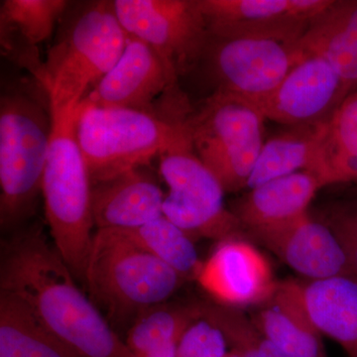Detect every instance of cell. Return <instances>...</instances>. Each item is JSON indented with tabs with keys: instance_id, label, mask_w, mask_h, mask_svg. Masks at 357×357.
<instances>
[{
	"instance_id": "obj_21",
	"label": "cell",
	"mask_w": 357,
	"mask_h": 357,
	"mask_svg": "<svg viewBox=\"0 0 357 357\" xmlns=\"http://www.w3.org/2000/svg\"><path fill=\"white\" fill-rule=\"evenodd\" d=\"M307 172L316 177L321 188L357 181V93H349L333 112Z\"/></svg>"
},
{
	"instance_id": "obj_27",
	"label": "cell",
	"mask_w": 357,
	"mask_h": 357,
	"mask_svg": "<svg viewBox=\"0 0 357 357\" xmlns=\"http://www.w3.org/2000/svg\"><path fill=\"white\" fill-rule=\"evenodd\" d=\"M203 317L222 330L229 349L239 357H287L258 330L243 310L218 303L203 304Z\"/></svg>"
},
{
	"instance_id": "obj_30",
	"label": "cell",
	"mask_w": 357,
	"mask_h": 357,
	"mask_svg": "<svg viewBox=\"0 0 357 357\" xmlns=\"http://www.w3.org/2000/svg\"><path fill=\"white\" fill-rule=\"evenodd\" d=\"M178 344H166L151 349V351L141 352V354H132V357H176Z\"/></svg>"
},
{
	"instance_id": "obj_26",
	"label": "cell",
	"mask_w": 357,
	"mask_h": 357,
	"mask_svg": "<svg viewBox=\"0 0 357 357\" xmlns=\"http://www.w3.org/2000/svg\"><path fill=\"white\" fill-rule=\"evenodd\" d=\"M132 243L158 258L185 281L196 280L202 262L194 239L168 218L162 217L131 229H119Z\"/></svg>"
},
{
	"instance_id": "obj_19",
	"label": "cell",
	"mask_w": 357,
	"mask_h": 357,
	"mask_svg": "<svg viewBox=\"0 0 357 357\" xmlns=\"http://www.w3.org/2000/svg\"><path fill=\"white\" fill-rule=\"evenodd\" d=\"M301 299L312 323L349 357H357V278L351 275L299 281Z\"/></svg>"
},
{
	"instance_id": "obj_8",
	"label": "cell",
	"mask_w": 357,
	"mask_h": 357,
	"mask_svg": "<svg viewBox=\"0 0 357 357\" xmlns=\"http://www.w3.org/2000/svg\"><path fill=\"white\" fill-rule=\"evenodd\" d=\"M298 41L273 37H220L208 32L199 62L206 61L217 84L215 93L260 98L271 93L306 59L298 48Z\"/></svg>"
},
{
	"instance_id": "obj_16",
	"label": "cell",
	"mask_w": 357,
	"mask_h": 357,
	"mask_svg": "<svg viewBox=\"0 0 357 357\" xmlns=\"http://www.w3.org/2000/svg\"><path fill=\"white\" fill-rule=\"evenodd\" d=\"M69 2L65 0H2L0 41L2 52L29 70L42 86L44 62L37 46L50 38Z\"/></svg>"
},
{
	"instance_id": "obj_2",
	"label": "cell",
	"mask_w": 357,
	"mask_h": 357,
	"mask_svg": "<svg viewBox=\"0 0 357 357\" xmlns=\"http://www.w3.org/2000/svg\"><path fill=\"white\" fill-rule=\"evenodd\" d=\"M43 89L21 83L0 100V223L20 227L34 213L53 133L49 98Z\"/></svg>"
},
{
	"instance_id": "obj_3",
	"label": "cell",
	"mask_w": 357,
	"mask_h": 357,
	"mask_svg": "<svg viewBox=\"0 0 357 357\" xmlns=\"http://www.w3.org/2000/svg\"><path fill=\"white\" fill-rule=\"evenodd\" d=\"M128 38L114 1L91 2L73 18L44 62L42 88L52 116L69 114L83 102L119 62Z\"/></svg>"
},
{
	"instance_id": "obj_6",
	"label": "cell",
	"mask_w": 357,
	"mask_h": 357,
	"mask_svg": "<svg viewBox=\"0 0 357 357\" xmlns=\"http://www.w3.org/2000/svg\"><path fill=\"white\" fill-rule=\"evenodd\" d=\"M84 282L96 307L124 321L168 302L185 283L173 268L136 245L119 229H98Z\"/></svg>"
},
{
	"instance_id": "obj_4",
	"label": "cell",
	"mask_w": 357,
	"mask_h": 357,
	"mask_svg": "<svg viewBox=\"0 0 357 357\" xmlns=\"http://www.w3.org/2000/svg\"><path fill=\"white\" fill-rule=\"evenodd\" d=\"M76 136L91 185L146 167L171 150L192 146L187 121L84 102L79 107Z\"/></svg>"
},
{
	"instance_id": "obj_5",
	"label": "cell",
	"mask_w": 357,
	"mask_h": 357,
	"mask_svg": "<svg viewBox=\"0 0 357 357\" xmlns=\"http://www.w3.org/2000/svg\"><path fill=\"white\" fill-rule=\"evenodd\" d=\"M79 107L53 117L42 195L54 246L75 277L84 281L95 222L91 178L76 136Z\"/></svg>"
},
{
	"instance_id": "obj_11",
	"label": "cell",
	"mask_w": 357,
	"mask_h": 357,
	"mask_svg": "<svg viewBox=\"0 0 357 357\" xmlns=\"http://www.w3.org/2000/svg\"><path fill=\"white\" fill-rule=\"evenodd\" d=\"M177 81V76L151 47L129 37L119 62L83 102L135 110L166 119L161 112L163 98L171 93Z\"/></svg>"
},
{
	"instance_id": "obj_23",
	"label": "cell",
	"mask_w": 357,
	"mask_h": 357,
	"mask_svg": "<svg viewBox=\"0 0 357 357\" xmlns=\"http://www.w3.org/2000/svg\"><path fill=\"white\" fill-rule=\"evenodd\" d=\"M0 357H81L35 318L14 296L0 291Z\"/></svg>"
},
{
	"instance_id": "obj_25",
	"label": "cell",
	"mask_w": 357,
	"mask_h": 357,
	"mask_svg": "<svg viewBox=\"0 0 357 357\" xmlns=\"http://www.w3.org/2000/svg\"><path fill=\"white\" fill-rule=\"evenodd\" d=\"M333 3L330 0H198L206 21L241 23L283 18L311 22Z\"/></svg>"
},
{
	"instance_id": "obj_1",
	"label": "cell",
	"mask_w": 357,
	"mask_h": 357,
	"mask_svg": "<svg viewBox=\"0 0 357 357\" xmlns=\"http://www.w3.org/2000/svg\"><path fill=\"white\" fill-rule=\"evenodd\" d=\"M74 278L38 225L18 231L2 244L0 291L20 300L81 357H132Z\"/></svg>"
},
{
	"instance_id": "obj_28",
	"label": "cell",
	"mask_w": 357,
	"mask_h": 357,
	"mask_svg": "<svg viewBox=\"0 0 357 357\" xmlns=\"http://www.w3.org/2000/svg\"><path fill=\"white\" fill-rule=\"evenodd\" d=\"M229 351V342L222 330L202 317L181 337L176 357H225Z\"/></svg>"
},
{
	"instance_id": "obj_24",
	"label": "cell",
	"mask_w": 357,
	"mask_h": 357,
	"mask_svg": "<svg viewBox=\"0 0 357 357\" xmlns=\"http://www.w3.org/2000/svg\"><path fill=\"white\" fill-rule=\"evenodd\" d=\"M203 317V304L162 303L148 307L134 319L126 344L132 354L178 344L185 331Z\"/></svg>"
},
{
	"instance_id": "obj_18",
	"label": "cell",
	"mask_w": 357,
	"mask_h": 357,
	"mask_svg": "<svg viewBox=\"0 0 357 357\" xmlns=\"http://www.w3.org/2000/svg\"><path fill=\"white\" fill-rule=\"evenodd\" d=\"M305 58L332 66L349 91L357 86V0L333 1L297 42Z\"/></svg>"
},
{
	"instance_id": "obj_14",
	"label": "cell",
	"mask_w": 357,
	"mask_h": 357,
	"mask_svg": "<svg viewBox=\"0 0 357 357\" xmlns=\"http://www.w3.org/2000/svg\"><path fill=\"white\" fill-rule=\"evenodd\" d=\"M165 195L146 167L91 185L98 229H131L163 215Z\"/></svg>"
},
{
	"instance_id": "obj_15",
	"label": "cell",
	"mask_w": 357,
	"mask_h": 357,
	"mask_svg": "<svg viewBox=\"0 0 357 357\" xmlns=\"http://www.w3.org/2000/svg\"><path fill=\"white\" fill-rule=\"evenodd\" d=\"M264 119L241 98L215 93L188 119L195 153L204 162L262 138Z\"/></svg>"
},
{
	"instance_id": "obj_20",
	"label": "cell",
	"mask_w": 357,
	"mask_h": 357,
	"mask_svg": "<svg viewBox=\"0 0 357 357\" xmlns=\"http://www.w3.org/2000/svg\"><path fill=\"white\" fill-rule=\"evenodd\" d=\"M321 185L312 174H290L251 189L232 213L248 230L278 225L307 213Z\"/></svg>"
},
{
	"instance_id": "obj_13",
	"label": "cell",
	"mask_w": 357,
	"mask_h": 357,
	"mask_svg": "<svg viewBox=\"0 0 357 357\" xmlns=\"http://www.w3.org/2000/svg\"><path fill=\"white\" fill-rule=\"evenodd\" d=\"M248 232L307 280L354 276L332 229L307 213L288 222L249 229Z\"/></svg>"
},
{
	"instance_id": "obj_22",
	"label": "cell",
	"mask_w": 357,
	"mask_h": 357,
	"mask_svg": "<svg viewBox=\"0 0 357 357\" xmlns=\"http://www.w3.org/2000/svg\"><path fill=\"white\" fill-rule=\"evenodd\" d=\"M330 119L290 126L263 145L248 188L253 189L273 178L305 171L311 166L328 132Z\"/></svg>"
},
{
	"instance_id": "obj_9",
	"label": "cell",
	"mask_w": 357,
	"mask_h": 357,
	"mask_svg": "<svg viewBox=\"0 0 357 357\" xmlns=\"http://www.w3.org/2000/svg\"><path fill=\"white\" fill-rule=\"evenodd\" d=\"M129 37L140 40L178 77L198 64L208 41V22L198 0H115Z\"/></svg>"
},
{
	"instance_id": "obj_17",
	"label": "cell",
	"mask_w": 357,
	"mask_h": 357,
	"mask_svg": "<svg viewBox=\"0 0 357 357\" xmlns=\"http://www.w3.org/2000/svg\"><path fill=\"white\" fill-rule=\"evenodd\" d=\"M251 321L287 357H328L323 335L301 299L299 281L279 282L276 292L256 307Z\"/></svg>"
},
{
	"instance_id": "obj_7",
	"label": "cell",
	"mask_w": 357,
	"mask_h": 357,
	"mask_svg": "<svg viewBox=\"0 0 357 357\" xmlns=\"http://www.w3.org/2000/svg\"><path fill=\"white\" fill-rule=\"evenodd\" d=\"M159 171L168 185L164 217L192 239L225 241L239 237L238 218L223 203L225 190L195 153L194 147L171 150L159 157Z\"/></svg>"
},
{
	"instance_id": "obj_10",
	"label": "cell",
	"mask_w": 357,
	"mask_h": 357,
	"mask_svg": "<svg viewBox=\"0 0 357 357\" xmlns=\"http://www.w3.org/2000/svg\"><path fill=\"white\" fill-rule=\"evenodd\" d=\"M349 95V88L332 66L323 59L310 57L296 66L271 93L241 100L265 119L290 128L328 121Z\"/></svg>"
},
{
	"instance_id": "obj_29",
	"label": "cell",
	"mask_w": 357,
	"mask_h": 357,
	"mask_svg": "<svg viewBox=\"0 0 357 357\" xmlns=\"http://www.w3.org/2000/svg\"><path fill=\"white\" fill-rule=\"evenodd\" d=\"M325 223L342 246L357 278V204H342L328 213Z\"/></svg>"
},
{
	"instance_id": "obj_31",
	"label": "cell",
	"mask_w": 357,
	"mask_h": 357,
	"mask_svg": "<svg viewBox=\"0 0 357 357\" xmlns=\"http://www.w3.org/2000/svg\"><path fill=\"white\" fill-rule=\"evenodd\" d=\"M225 357H239L238 354H236L234 351H231V349H229V351L227 352V356Z\"/></svg>"
},
{
	"instance_id": "obj_12",
	"label": "cell",
	"mask_w": 357,
	"mask_h": 357,
	"mask_svg": "<svg viewBox=\"0 0 357 357\" xmlns=\"http://www.w3.org/2000/svg\"><path fill=\"white\" fill-rule=\"evenodd\" d=\"M196 281L218 304L241 310L264 304L279 285L261 251L239 237L220 241Z\"/></svg>"
}]
</instances>
